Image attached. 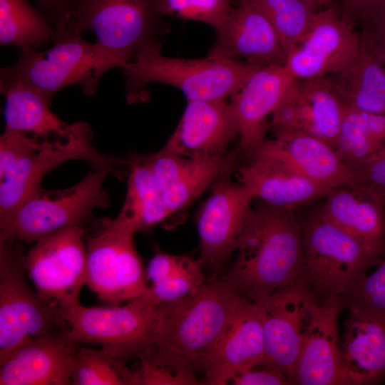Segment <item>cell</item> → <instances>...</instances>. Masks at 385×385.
I'll return each mask as SVG.
<instances>
[{"mask_svg":"<svg viewBox=\"0 0 385 385\" xmlns=\"http://www.w3.org/2000/svg\"><path fill=\"white\" fill-rule=\"evenodd\" d=\"M5 96L4 130L24 133L41 142H53L73 134L76 122L62 121L51 110V103L19 82H0Z\"/></svg>","mask_w":385,"mask_h":385,"instance_id":"obj_28","label":"cell"},{"mask_svg":"<svg viewBox=\"0 0 385 385\" xmlns=\"http://www.w3.org/2000/svg\"><path fill=\"white\" fill-rule=\"evenodd\" d=\"M78 343L70 328L29 339L0 357V385H70Z\"/></svg>","mask_w":385,"mask_h":385,"instance_id":"obj_18","label":"cell"},{"mask_svg":"<svg viewBox=\"0 0 385 385\" xmlns=\"http://www.w3.org/2000/svg\"><path fill=\"white\" fill-rule=\"evenodd\" d=\"M361 36L332 6L315 12L302 40L284 65L297 80L324 78L344 71L356 57Z\"/></svg>","mask_w":385,"mask_h":385,"instance_id":"obj_14","label":"cell"},{"mask_svg":"<svg viewBox=\"0 0 385 385\" xmlns=\"http://www.w3.org/2000/svg\"><path fill=\"white\" fill-rule=\"evenodd\" d=\"M267 16L287 54L302 40L316 12L304 0H251Z\"/></svg>","mask_w":385,"mask_h":385,"instance_id":"obj_35","label":"cell"},{"mask_svg":"<svg viewBox=\"0 0 385 385\" xmlns=\"http://www.w3.org/2000/svg\"><path fill=\"white\" fill-rule=\"evenodd\" d=\"M314 9L317 7H329L332 5L333 0H304Z\"/></svg>","mask_w":385,"mask_h":385,"instance_id":"obj_46","label":"cell"},{"mask_svg":"<svg viewBox=\"0 0 385 385\" xmlns=\"http://www.w3.org/2000/svg\"><path fill=\"white\" fill-rule=\"evenodd\" d=\"M318 210L380 259L385 256V198L355 185L332 190Z\"/></svg>","mask_w":385,"mask_h":385,"instance_id":"obj_25","label":"cell"},{"mask_svg":"<svg viewBox=\"0 0 385 385\" xmlns=\"http://www.w3.org/2000/svg\"><path fill=\"white\" fill-rule=\"evenodd\" d=\"M25 267L34 288L66 314L80 304L86 284V244L82 225L51 233L26 253Z\"/></svg>","mask_w":385,"mask_h":385,"instance_id":"obj_11","label":"cell"},{"mask_svg":"<svg viewBox=\"0 0 385 385\" xmlns=\"http://www.w3.org/2000/svg\"><path fill=\"white\" fill-rule=\"evenodd\" d=\"M344 309L339 297L321 304L304 343L292 384L346 385L338 317Z\"/></svg>","mask_w":385,"mask_h":385,"instance_id":"obj_24","label":"cell"},{"mask_svg":"<svg viewBox=\"0 0 385 385\" xmlns=\"http://www.w3.org/2000/svg\"><path fill=\"white\" fill-rule=\"evenodd\" d=\"M23 242H0V357L25 341L70 328L63 311L26 278Z\"/></svg>","mask_w":385,"mask_h":385,"instance_id":"obj_8","label":"cell"},{"mask_svg":"<svg viewBox=\"0 0 385 385\" xmlns=\"http://www.w3.org/2000/svg\"><path fill=\"white\" fill-rule=\"evenodd\" d=\"M127 192L118 215L136 232L147 231L171 215L165 207L145 158L130 163Z\"/></svg>","mask_w":385,"mask_h":385,"instance_id":"obj_30","label":"cell"},{"mask_svg":"<svg viewBox=\"0 0 385 385\" xmlns=\"http://www.w3.org/2000/svg\"><path fill=\"white\" fill-rule=\"evenodd\" d=\"M230 384L234 385L291 384L287 376L282 371L261 365L235 376Z\"/></svg>","mask_w":385,"mask_h":385,"instance_id":"obj_41","label":"cell"},{"mask_svg":"<svg viewBox=\"0 0 385 385\" xmlns=\"http://www.w3.org/2000/svg\"><path fill=\"white\" fill-rule=\"evenodd\" d=\"M160 48L158 46L145 51L122 67L128 101L145 99L151 83L178 88L187 101L226 100L261 67L230 58L168 57L160 53Z\"/></svg>","mask_w":385,"mask_h":385,"instance_id":"obj_3","label":"cell"},{"mask_svg":"<svg viewBox=\"0 0 385 385\" xmlns=\"http://www.w3.org/2000/svg\"><path fill=\"white\" fill-rule=\"evenodd\" d=\"M138 359V385L201 384L189 360L166 343L158 342Z\"/></svg>","mask_w":385,"mask_h":385,"instance_id":"obj_34","label":"cell"},{"mask_svg":"<svg viewBox=\"0 0 385 385\" xmlns=\"http://www.w3.org/2000/svg\"><path fill=\"white\" fill-rule=\"evenodd\" d=\"M112 173L108 168H94L68 188L54 191L40 188L8 220L0 223V242H36L59 230L82 225L95 209L110 204L103 183Z\"/></svg>","mask_w":385,"mask_h":385,"instance_id":"obj_9","label":"cell"},{"mask_svg":"<svg viewBox=\"0 0 385 385\" xmlns=\"http://www.w3.org/2000/svg\"><path fill=\"white\" fill-rule=\"evenodd\" d=\"M302 227L305 281L319 304L349 292L381 260L318 210Z\"/></svg>","mask_w":385,"mask_h":385,"instance_id":"obj_5","label":"cell"},{"mask_svg":"<svg viewBox=\"0 0 385 385\" xmlns=\"http://www.w3.org/2000/svg\"><path fill=\"white\" fill-rule=\"evenodd\" d=\"M237 136L235 120L226 100L189 101L163 148L189 158L224 155Z\"/></svg>","mask_w":385,"mask_h":385,"instance_id":"obj_21","label":"cell"},{"mask_svg":"<svg viewBox=\"0 0 385 385\" xmlns=\"http://www.w3.org/2000/svg\"><path fill=\"white\" fill-rule=\"evenodd\" d=\"M363 36L379 63L385 66V35L371 38Z\"/></svg>","mask_w":385,"mask_h":385,"instance_id":"obj_45","label":"cell"},{"mask_svg":"<svg viewBox=\"0 0 385 385\" xmlns=\"http://www.w3.org/2000/svg\"><path fill=\"white\" fill-rule=\"evenodd\" d=\"M135 232L118 215L87 238L86 284L108 305H120L150 291L133 241Z\"/></svg>","mask_w":385,"mask_h":385,"instance_id":"obj_10","label":"cell"},{"mask_svg":"<svg viewBox=\"0 0 385 385\" xmlns=\"http://www.w3.org/2000/svg\"><path fill=\"white\" fill-rule=\"evenodd\" d=\"M272 143L295 168L327 193L353 184L349 166L327 142L304 133L284 130L275 132Z\"/></svg>","mask_w":385,"mask_h":385,"instance_id":"obj_27","label":"cell"},{"mask_svg":"<svg viewBox=\"0 0 385 385\" xmlns=\"http://www.w3.org/2000/svg\"><path fill=\"white\" fill-rule=\"evenodd\" d=\"M163 0H73L62 29L93 32L106 72L161 46Z\"/></svg>","mask_w":385,"mask_h":385,"instance_id":"obj_2","label":"cell"},{"mask_svg":"<svg viewBox=\"0 0 385 385\" xmlns=\"http://www.w3.org/2000/svg\"><path fill=\"white\" fill-rule=\"evenodd\" d=\"M259 304L265 337L260 364L292 376L321 304L306 281L279 289Z\"/></svg>","mask_w":385,"mask_h":385,"instance_id":"obj_13","label":"cell"},{"mask_svg":"<svg viewBox=\"0 0 385 385\" xmlns=\"http://www.w3.org/2000/svg\"><path fill=\"white\" fill-rule=\"evenodd\" d=\"M347 309L342 339L346 385L378 384L385 378V315Z\"/></svg>","mask_w":385,"mask_h":385,"instance_id":"obj_26","label":"cell"},{"mask_svg":"<svg viewBox=\"0 0 385 385\" xmlns=\"http://www.w3.org/2000/svg\"><path fill=\"white\" fill-rule=\"evenodd\" d=\"M346 106L331 79H296L281 105L272 114L270 125L274 133H304L334 148Z\"/></svg>","mask_w":385,"mask_h":385,"instance_id":"obj_16","label":"cell"},{"mask_svg":"<svg viewBox=\"0 0 385 385\" xmlns=\"http://www.w3.org/2000/svg\"><path fill=\"white\" fill-rule=\"evenodd\" d=\"M65 317L76 342L99 345L125 362L139 358L162 338L161 306L150 290L122 306L80 304Z\"/></svg>","mask_w":385,"mask_h":385,"instance_id":"obj_6","label":"cell"},{"mask_svg":"<svg viewBox=\"0 0 385 385\" xmlns=\"http://www.w3.org/2000/svg\"><path fill=\"white\" fill-rule=\"evenodd\" d=\"M58 32L27 0H0V44L21 49L52 43Z\"/></svg>","mask_w":385,"mask_h":385,"instance_id":"obj_31","label":"cell"},{"mask_svg":"<svg viewBox=\"0 0 385 385\" xmlns=\"http://www.w3.org/2000/svg\"><path fill=\"white\" fill-rule=\"evenodd\" d=\"M101 347L94 349L78 344L71 375L73 385H138L136 370Z\"/></svg>","mask_w":385,"mask_h":385,"instance_id":"obj_33","label":"cell"},{"mask_svg":"<svg viewBox=\"0 0 385 385\" xmlns=\"http://www.w3.org/2000/svg\"><path fill=\"white\" fill-rule=\"evenodd\" d=\"M249 154L250 160L239 169V178L254 199L292 210L328 194L282 156L272 140H264Z\"/></svg>","mask_w":385,"mask_h":385,"instance_id":"obj_17","label":"cell"},{"mask_svg":"<svg viewBox=\"0 0 385 385\" xmlns=\"http://www.w3.org/2000/svg\"><path fill=\"white\" fill-rule=\"evenodd\" d=\"M172 215L193 202L225 170L224 155L189 158L162 148L145 158Z\"/></svg>","mask_w":385,"mask_h":385,"instance_id":"obj_23","label":"cell"},{"mask_svg":"<svg viewBox=\"0 0 385 385\" xmlns=\"http://www.w3.org/2000/svg\"><path fill=\"white\" fill-rule=\"evenodd\" d=\"M244 299L221 278L206 282L196 293L183 299L160 303V342L188 359L195 371L202 372Z\"/></svg>","mask_w":385,"mask_h":385,"instance_id":"obj_4","label":"cell"},{"mask_svg":"<svg viewBox=\"0 0 385 385\" xmlns=\"http://www.w3.org/2000/svg\"><path fill=\"white\" fill-rule=\"evenodd\" d=\"M384 145L385 115L361 111L346 105L334 145L342 160L350 165Z\"/></svg>","mask_w":385,"mask_h":385,"instance_id":"obj_32","label":"cell"},{"mask_svg":"<svg viewBox=\"0 0 385 385\" xmlns=\"http://www.w3.org/2000/svg\"><path fill=\"white\" fill-rule=\"evenodd\" d=\"M44 143L24 133L4 130L0 138V176L20 158Z\"/></svg>","mask_w":385,"mask_h":385,"instance_id":"obj_40","label":"cell"},{"mask_svg":"<svg viewBox=\"0 0 385 385\" xmlns=\"http://www.w3.org/2000/svg\"><path fill=\"white\" fill-rule=\"evenodd\" d=\"M362 20L366 26L363 34L365 37L385 35V0H375L366 9Z\"/></svg>","mask_w":385,"mask_h":385,"instance_id":"obj_42","label":"cell"},{"mask_svg":"<svg viewBox=\"0 0 385 385\" xmlns=\"http://www.w3.org/2000/svg\"><path fill=\"white\" fill-rule=\"evenodd\" d=\"M348 166L352 185L371 190L385 198V145Z\"/></svg>","mask_w":385,"mask_h":385,"instance_id":"obj_39","label":"cell"},{"mask_svg":"<svg viewBox=\"0 0 385 385\" xmlns=\"http://www.w3.org/2000/svg\"><path fill=\"white\" fill-rule=\"evenodd\" d=\"M207 57L244 58L259 66L284 63L286 53L272 23L251 0H240L215 29Z\"/></svg>","mask_w":385,"mask_h":385,"instance_id":"obj_19","label":"cell"},{"mask_svg":"<svg viewBox=\"0 0 385 385\" xmlns=\"http://www.w3.org/2000/svg\"><path fill=\"white\" fill-rule=\"evenodd\" d=\"M58 34L48 50L21 49L14 65L1 68L0 82H19L51 103L60 90L71 85L81 86L84 95H94L106 72L96 43L78 31Z\"/></svg>","mask_w":385,"mask_h":385,"instance_id":"obj_7","label":"cell"},{"mask_svg":"<svg viewBox=\"0 0 385 385\" xmlns=\"http://www.w3.org/2000/svg\"><path fill=\"white\" fill-rule=\"evenodd\" d=\"M93 134L85 122H77L74 133L68 138L47 142L16 160L0 176V223L8 220L40 188L43 178L69 160L88 162L94 168H108L123 161L98 151L92 145Z\"/></svg>","mask_w":385,"mask_h":385,"instance_id":"obj_12","label":"cell"},{"mask_svg":"<svg viewBox=\"0 0 385 385\" xmlns=\"http://www.w3.org/2000/svg\"><path fill=\"white\" fill-rule=\"evenodd\" d=\"M72 1L35 0L37 9L47 19L56 31L65 24Z\"/></svg>","mask_w":385,"mask_h":385,"instance_id":"obj_43","label":"cell"},{"mask_svg":"<svg viewBox=\"0 0 385 385\" xmlns=\"http://www.w3.org/2000/svg\"><path fill=\"white\" fill-rule=\"evenodd\" d=\"M254 197L241 183L220 180L197 219L200 258L203 267L216 270L237 250Z\"/></svg>","mask_w":385,"mask_h":385,"instance_id":"obj_15","label":"cell"},{"mask_svg":"<svg viewBox=\"0 0 385 385\" xmlns=\"http://www.w3.org/2000/svg\"><path fill=\"white\" fill-rule=\"evenodd\" d=\"M167 16L200 21L217 28L232 7L228 0H163Z\"/></svg>","mask_w":385,"mask_h":385,"instance_id":"obj_38","label":"cell"},{"mask_svg":"<svg viewBox=\"0 0 385 385\" xmlns=\"http://www.w3.org/2000/svg\"><path fill=\"white\" fill-rule=\"evenodd\" d=\"M332 81L346 104L371 113L385 115V71L364 37L356 57Z\"/></svg>","mask_w":385,"mask_h":385,"instance_id":"obj_29","label":"cell"},{"mask_svg":"<svg viewBox=\"0 0 385 385\" xmlns=\"http://www.w3.org/2000/svg\"><path fill=\"white\" fill-rule=\"evenodd\" d=\"M302 227L292 210L252 208L223 279L242 297L260 302L273 292L305 280Z\"/></svg>","mask_w":385,"mask_h":385,"instance_id":"obj_1","label":"cell"},{"mask_svg":"<svg viewBox=\"0 0 385 385\" xmlns=\"http://www.w3.org/2000/svg\"><path fill=\"white\" fill-rule=\"evenodd\" d=\"M265 357V337L257 302L245 298L225 335L202 371L203 384L225 385L260 365Z\"/></svg>","mask_w":385,"mask_h":385,"instance_id":"obj_22","label":"cell"},{"mask_svg":"<svg viewBox=\"0 0 385 385\" xmlns=\"http://www.w3.org/2000/svg\"><path fill=\"white\" fill-rule=\"evenodd\" d=\"M375 0H340L343 10V19L349 22L350 20L360 19L363 16L368 7Z\"/></svg>","mask_w":385,"mask_h":385,"instance_id":"obj_44","label":"cell"},{"mask_svg":"<svg viewBox=\"0 0 385 385\" xmlns=\"http://www.w3.org/2000/svg\"><path fill=\"white\" fill-rule=\"evenodd\" d=\"M205 283L203 266L199 259L175 255L170 273L149 287L158 303H173L196 293Z\"/></svg>","mask_w":385,"mask_h":385,"instance_id":"obj_36","label":"cell"},{"mask_svg":"<svg viewBox=\"0 0 385 385\" xmlns=\"http://www.w3.org/2000/svg\"><path fill=\"white\" fill-rule=\"evenodd\" d=\"M295 80L284 64L261 66L232 97L242 150L249 153L265 140L267 118L281 105Z\"/></svg>","mask_w":385,"mask_h":385,"instance_id":"obj_20","label":"cell"},{"mask_svg":"<svg viewBox=\"0 0 385 385\" xmlns=\"http://www.w3.org/2000/svg\"><path fill=\"white\" fill-rule=\"evenodd\" d=\"M376 269L365 277L347 294L339 297L344 308L358 307L385 315V256Z\"/></svg>","mask_w":385,"mask_h":385,"instance_id":"obj_37","label":"cell"}]
</instances>
